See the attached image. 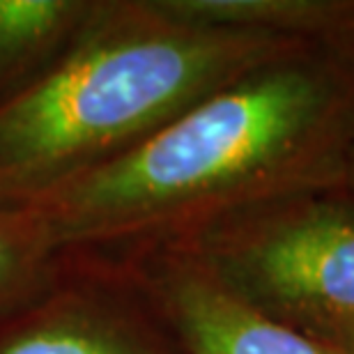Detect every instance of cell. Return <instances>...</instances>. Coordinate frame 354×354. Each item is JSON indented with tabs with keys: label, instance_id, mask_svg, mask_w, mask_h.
I'll return each instance as SVG.
<instances>
[{
	"label": "cell",
	"instance_id": "obj_1",
	"mask_svg": "<svg viewBox=\"0 0 354 354\" xmlns=\"http://www.w3.org/2000/svg\"><path fill=\"white\" fill-rule=\"evenodd\" d=\"M352 147L354 30L249 69L129 154L17 207L58 249H159L251 205L343 187Z\"/></svg>",
	"mask_w": 354,
	"mask_h": 354
},
{
	"label": "cell",
	"instance_id": "obj_2",
	"mask_svg": "<svg viewBox=\"0 0 354 354\" xmlns=\"http://www.w3.org/2000/svg\"><path fill=\"white\" fill-rule=\"evenodd\" d=\"M299 44L184 21L159 0H99L67 58L0 111V203L24 205L113 164Z\"/></svg>",
	"mask_w": 354,
	"mask_h": 354
},
{
	"label": "cell",
	"instance_id": "obj_3",
	"mask_svg": "<svg viewBox=\"0 0 354 354\" xmlns=\"http://www.w3.org/2000/svg\"><path fill=\"white\" fill-rule=\"evenodd\" d=\"M159 249L194 260L246 306L315 341L354 327V194L345 187L251 205Z\"/></svg>",
	"mask_w": 354,
	"mask_h": 354
},
{
	"label": "cell",
	"instance_id": "obj_4",
	"mask_svg": "<svg viewBox=\"0 0 354 354\" xmlns=\"http://www.w3.org/2000/svg\"><path fill=\"white\" fill-rule=\"evenodd\" d=\"M0 354H189L133 258L60 249L24 297L0 308Z\"/></svg>",
	"mask_w": 354,
	"mask_h": 354
},
{
	"label": "cell",
	"instance_id": "obj_5",
	"mask_svg": "<svg viewBox=\"0 0 354 354\" xmlns=\"http://www.w3.org/2000/svg\"><path fill=\"white\" fill-rule=\"evenodd\" d=\"M124 256L136 260L157 288L189 354H336L329 343L246 306L180 253L157 249Z\"/></svg>",
	"mask_w": 354,
	"mask_h": 354
},
{
	"label": "cell",
	"instance_id": "obj_6",
	"mask_svg": "<svg viewBox=\"0 0 354 354\" xmlns=\"http://www.w3.org/2000/svg\"><path fill=\"white\" fill-rule=\"evenodd\" d=\"M99 0H0V111L35 90L72 51Z\"/></svg>",
	"mask_w": 354,
	"mask_h": 354
},
{
	"label": "cell",
	"instance_id": "obj_7",
	"mask_svg": "<svg viewBox=\"0 0 354 354\" xmlns=\"http://www.w3.org/2000/svg\"><path fill=\"white\" fill-rule=\"evenodd\" d=\"M194 24L283 39H324L354 30V0H159Z\"/></svg>",
	"mask_w": 354,
	"mask_h": 354
},
{
	"label": "cell",
	"instance_id": "obj_8",
	"mask_svg": "<svg viewBox=\"0 0 354 354\" xmlns=\"http://www.w3.org/2000/svg\"><path fill=\"white\" fill-rule=\"evenodd\" d=\"M58 251L30 212L0 203V308L37 286Z\"/></svg>",
	"mask_w": 354,
	"mask_h": 354
},
{
	"label": "cell",
	"instance_id": "obj_9",
	"mask_svg": "<svg viewBox=\"0 0 354 354\" xmlns=\"http://www.w3.org/2000/svg\"><path fill=\"white\" fill-rule=\"evenodd\" d=\"M322 343H329L331 348L336 350V354H354V327L345 329L341 334H336L334 338L322 341Z\"/></svg>",
	"mask_w": 354,
	"mask_h": 354
},
{
	"label": "cell",
	"instance_id": "obj_10",
	"mask_svg": "<svg viewBox=\"0 0 354 354\" xmlns=\"http://www.w3.org/2000/svg\"><path fill=\"white\" fill-rule=\"evenodd\" d=\"M343 187L354 194V147L348 157V164H345V177H343Z\"/></svg>",
	"mask_w": 354,
	"mask_h": 354
}]
</instances>
